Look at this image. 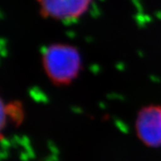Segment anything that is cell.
Here are the masks:
<instances>
[{"mask_svg": "<svg viewBox=\"0 0 161 161\" xmlns=\"http://www.w3.org/2000/svg\"><path fill=\"white\" fill-rule=\"evenodd\" d=\"M42 61L48 77L58 86L72 82L81 68L79 51L66 44H53L47 47L43 53Z\"/></svg>", "mask_w": 161, "mask_h": 161, "instance_id": "1", "label": "cell"}, {"mask_svg": "<svg viewBox=\"0 0 161 161\" xmlns=\"http://www.w3.org/2000/svg\"><path fill=\"white\" fill-rule=\"evenodd\" d=\"M40 15L57 21L78 19L89 9L92 0H36Z\"/></svg>", "mask_w": 161, "mask_h": 161, "instance_id": "2", "label": "cell"}, {"mask_svg": "<svg viewBox=\"0 0 161 161\" xmlns=\"http://www.w3.org/2000/svg\"><path fill=\"white\" fill-rule=\"evenodd\" d=\"M136 130L138 138L146 146H161V106L142 108L136 118Z\"/></svg>", "mask_w": 161, "mask_h": 161, "instance_id": "3", "label": "cell"}]
</instances>
